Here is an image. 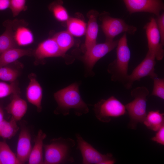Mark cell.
Returning a JSON list of instances; mask_svg holds the SVG:
<instances>
[{
	"label": "cell",
	"instance_id": "6da1fadb",
	"mask_svg": "<svg viewBox=\"0 0 164 164\" xmlns=\"http://www.w3.org/2000/svg\"><path fill=\"white\" fill-rule=\"evenodd\" d=\"M54 97L58 105L54 111L56 114L67 116L73 110L76 115L80 116L89 111L87 104L81 97L77 83L58 91L54 94Z\"/></svg>",
	"mask_w": 164,
	"mask_h": 164
},
{
	"label": "cell",
	"instance_id": "7a4b0ae2",
	"mask_svg": "<svg viewBox=\"0 0 164 164\" xmlns=\"http://www.w3.org/2000/svg\"><path fill=\"white\" fill-rule=\"evenodd\" d=\"M75 141L73 139L60 137L51 140L43 145V164H60L72 163L74 160L71 155Z\"/></svg>",
	"mask_w": 164,
	"mask_h": 164
},
{
	"label": "cell",
	"instance_id": "3957f363",
	"mask_svg": "<svg viewBox=\"0 0 164 164\" xmlns=\"http://www.w3.org/2000/svg\"><path fill=\"white\" fill-rule=\"evenodd\" d=\"M130 57L126 33H124L116 46V59L109 64L108 68L112 81L119 82L125 85L129 75L128 71Z\"/></svg>",
	"mask_w": 164,
	"mask_h": 164
},
{
	"label": "cell",
	"instance_id": "277c9868",
	"mask_svg": "<svg viewBox=\"0 0 164 164\" xmlns=\"http://www.w3.org/2000/svg\"><path fill=\"white\" fill-rule=\"evenodd\" d=\"M149 94L148 89L144 86L131 91V95L134 99L125 105L130 119L128 125L130 128L135 129L138 123H143L147 114V97Z\"/></svg>",
	"mask_w": 164,
	"mask_h": 164
},
{
	"label": "cell",
	"instance_id": "5b68a950",
	"mask_svg": "<svg viewBox=\"0 0 164 164\" xmlns=\"http://www.w3.org/2000/svg\"><path fill=\"white\" fill-rule=\"evenodd\" d=\"M99 16L101 22V28L106 37L105 41L114 40L115 36L121 33L133 35L137 30L135 26L128 25L122 19L111 16L108 12L104 11Z\"/></svg>",
	"mask_w": 164,
	"mask_h": 164
},
{
	"label": "cell",
	"instance_id": "8992f818",
	"mask_svg": "<svg viewBox=\"0 0 164 164\" xmlns=\"http://www.w3.org/2000/svg\"><path fill=\"white\" fill-rule=\"evenodd\" d=\"M93 110L96 118L104 123L109 122L112 118L120 117L127 112L125 105L114 96L100 100L94 104Z\"/></svg>",
	"mask_w": 164,
	"mask_h": 164
},
{
	"label": "cell",
	"instance_id": "52a82bcc",
	"mask_svg": "<svg viewBox=\"0 0 164 164\" xmlns=\"http://www.w3.org/2000/svg\"><path fill=\"white\" fill-rule=\"evenodd\" d=\"M77 149L81 153L83 164H113L116 160L111 153L103 154L86 141L79 133L75 134Z\"/></svg>",
	"mask_w": 164,
	"mask_h": 164
},
{
	"label": "cell",
	"instance_id": "ba28073f",
	"mask_svg": "<svg viewBox=\"0 0 164 164\" xmlns=\"http://www.w3.org/2000/svg\"><path fill=\"white\" fill-rule=\"evenodd\" d=\"M155 60L154 55L148 51L143 60L133 70L132 73L128 75L124 85L125 87L129 89L135 81H139L145 77L149 76L152 79L158 77L155 72Z\"/></svg>",
	"mask_w": 164,
	"mask_h": 164
},
{
	"label": "cell",
	"instance_id": "9c48e42d",
	"mask_svg": "<svg viewBox=\"0 0 164 164\" xmlns=\"http://www.w3.org/2000/svg\"><path fill=\"white\" fill-rule=\"evenodd\" d=\"M143 28L147 39L148 51L154 55L157 60H162L164 56V46L161 42L160 35L155 19L151 18Z\"/></svg>",
	"mask_w": 164,
	"mask_h": 164
},
{
	"label": "cell",
	"instance_id": "30bf717a",
	"mask_svg": "<svg viewBox=\"0 0 164 164\" xmlns=\"http://www.w3.org/2000/svg\"><path fill=\"white\" fill-rule=\"evenodd\" d=\"M118 40L105 41L104 43L96 44L85 51L82 60L85 66L91 70L96 62L116 47Z\"/></svg>",
	"mask_w": 164,
	"mask_h": 164
},
{
	"label": "cell",
	"instance_id": "8fae6325",
	"mask_svg": "<svg viewBox=\"0 0 164 164\" xmlns=\"http://www.w3.org/2000/svg\"><path fill=\"white\" fill-rule=\"evenodd\" d=\"M129 14L147 12L156 16L164 9L163 0H123Z\"/></svg>",
	"mask_w": 164,
	"mask_h": 164
},
{
	"label": "cell",
	"instance_id": "7c38bea8",
	"mask_svg": "<svg viewBox=\"0 0 164 164\" xmlns=\"http://www.w3.org/2000/svg\"><path fill=\"white\" fill-rule=\"evenodd\" d=\"M33 55L36 63H40L47 58L65 56L54 38H49L40 43L33 50Z\"/></svg>",
	"mask_w": 164,
	"mask_h": 164
},
{
	"label": "cell",
	"instance_id": "4fadbf2b",
	"mask_svg": "<svg viewBox=\"0 0 164 164\" xmlns=\"http://www.w3.org/2000/svg\"><path fill=\"white\" fill-rule=\"evenodd\" d=\"M32 149L31 136L26 127H22L19 136L17 146V158L20 164L28 161Z\"/></svg>",
	"mask_w": 164,
	"mask_h": 164
},
{
	"label": "cell",
	"instance_id": "5bb4252c",
	"mask_svg": "<svg viewBox=\"0 0 164 164\" xmlns=\"http://www.w3.org/2000/svg\"><path fill=\"white\" fill-rule=\"evenodd\" d=\"M28 77L29 82L26 88V98L29 103L36 107L38 112H40L42 110V88L35 74H30Z\"/></svg>",
	"mask_w": 164,
	"mask_h": 164
},
{
	"label": "cell",
	"instance_id": "9a60e30c",
	"mask_svg": "<svg viewBox=\"0 0 164 164\" xmlns=\"http://www.w3.org/2000/svg\"><path fill=\"white\" fill-rule=\"evenodd\" d=\"M99 13L96 10H92L87 14L88 18L86 32V38L84 44L85 51L96 44L98 31L97 19Z\"/></svg>",
	"mask_w": 164,
	"mask_h": 164
},
{
	"label": "cell",
	"instance_id": "2e32d148",
	"mask_svg": "<svg viewBox=\"0 0 164 164\" xmlns=\"http://www.w3.org/2000/svg\"><path fill=\"white\" fill-rule=\"evenodd\" d=\"M20 94L12 95L10 102L5 108L7 113L11 115V118L17 122L24 116L28 108L26 101L20 97Z\"/></svg>",
	"mask_w": 164,
	"mask_h": 164
},
{
	"label": "cell",
	"instance_id": "e0dca14e",
	"mask_svg": "<svg viewBox=\"0 0 164 164\" xmlns=\"http://www.w3.org/2000/svg\"><path fill=\"white\" fill-rule=\"evenodd\" d=\"M16 20H7L3 23L5 30L0 35V54L10 49L19 47L14 38V26Z\"/></svg>",
	"mask_w": 164,
	"mask_h": 164
},
{
	"label": "cell",
	"instance_id": "ac0fdd59",
	"mask_svg": "<svg viewBox=\"0 0 164 164\" xmlns=\"http://www.w3.org/2000/svg\"><path fill=\"white\" fill-rule=\"evenodd\" d=\"M27 25L24 20H17L14 26V38L18 46H27L34 41L33 33L26 27Z\"/></svg>",
	"mask_w": 164,
	"mask_h": 164
},
{
	"label": "cell",
	"instance_id": "d6986e66",
	"mask_svg": "<svg viewBox=\"0 0 164 164\" xmlns=\"http://www.w3.org/2000/svg\"><path fill=\"white\" fill-rule=\"evenodd\" d=\"M47 136L46 133L39 129L34 139V145L32 148L28 160L29 164H43V141Z\"/></svg>",
	"mask_w": 164,
	"mask_h": 164
},
{
	"label": "cell",
	"instance_id": "ffe728a7",
	"mask_svg": "<svg viewBox=\"0 0 164 164\" xmlns=\"http://www.w3.org/2000/svg\"><path fill=\"white\" fill-rule=\"evenodd\" d=\"M33 50L31 49H22L19 47L9 49L0 54V67L15 62L25 56L33 55Z\"/></svg>",
	"mask_w": 164,
	"mask_h": 164
},
{
	"label": "cell",
	"instance_id": "44dd1931",
	"mask_svg": "<svg viewBox=\"0 0 164 164\" xmlns=\"http://www.w3.org/2000/svg\"><path fill=\"white\" fill-rule=\"evenodd\" d=\"M164 115L159 110L150 111L147 114L143 123L148 129L157 132L164 125Z\"/></svg>",
	"mask_w": 164,
	"mask_h": 164
},
{
	"label": "cell",
	"instance_id": "7402d4cb",
	"mask_svg": "<svg viewBox=\"0 0 164 164\" xmlns=\"http://www.w3.org/2000/svg\"><path fill=\"white\" fill-rule=\"evenodd\" d=\"M62 53L66 52L74 45L73 36L67 31H64L56 33L53 37Z\"/></svg>",
	"mask_w": 164,
	"mask_h": 164
},
{
	"label": "cell",
	"instance_id": "603a6c76",
	"mask_svg": "<svg viewBox=\"0 0 164 164\" xmlns=\"http://www.w3.org/2000/svg\"><path fill=\"white\" fill-rule=\"evenodd\" d=\"M67 22V30L73 36L80 37L86 32V25L83 20L75 18H69Z\"/></svg>",
	"mask_w": 164,
	"mask_h": 164
},
{
	"label": "cell",
	"instance_id": "cb8c5ba5",
	"mask_svg": "<svg viewBox=\"0 0 164 164\" xmlns=\"http://www.w3.org/2000/svg\"><path fill=\"white\" fill-rule=\"evenodd\" d=\"M17 122L12 118L9 121L4 119L0 123V136L5 139L14 136L19 129Z\"/></svg>",
	"mask_w": 164,
	"mask_h": 164
},
{
	"label": "cell",
	"instance_id": "d4e9b609",
	"mask_svg": "<svg viewBox=\"0 0 164 164\" xmlns=\"http://www.w3.org/2000/svg\"><path fill=\"white\" fill-rule=\"evenodd\" d=\"M0 158L2 164H20L16 155L6 142L0 140Z\"/></svg>",
	"mask_w": 164,
	"mask_h": 164
},
{
	"label": "cell",
	"instance_id": "484cf974",
	"mask_svg": "<svg viewBox=\"0 0 164 164\" xmlns=\"http://www.w3.org/2000/svg\"><path fill=\"white\" fill-rule=\"evenodd\" d=\"M48 8L53 13L55 18L58 21H67L69 18L61 0H56L52 2L49 5Z\"/></svg>",
	"mask_w": 164,
	"mask_h": 164
},
{
	"label": "cell",
	"instance_id": "4316f807",
	"mask_svg": "<svg viewBox=\"0 0 164 164\" xmlns=\"http://www.w3.org/2000/svg\"><path fill=\"white\" fill-rule=\"evenodd\" d=\"M20 74L18 70L8 65L0 67V80L12 83L15 82Z\"/></svg>",
	"mask_w": 164,
	"mask_h": 164
},
{
	"label": "cell",
	"instance_id": "83f0119b",
	"mask_svg": "<svg viewBox=\"0 0 164 164\" xmlns=\"http://www.w3.org/2000/svg\"><path fill=\"white\" fill-rule=\"evenodd\" d=\"M16 82L8 84L0 81V98L15 94H20V89Z\"/></svg>",
	"mask_w": 164,
	"mask_h": 164
},
{
	"label": "cell",
	"instance_id": "f1b7e54d",
	"mask_svg": "<svg viewBox=\"0 0 164 164\" xmlns=\"http://www.w3.org/2000/svg\"><path fill=\"white\" fill-rule=\"evenodd\" d=\"M153 85L151 95L164 99V79L157 77L153 79Z\"/></svg>",
	"mask_w": 164,
	"mask_h": 164
},
{
	"label": "cell",
	"instance_id": "f546056e",
	"mask_svg": "<svg viewBox=\"0 0 164 164\" xmlns=\"http://www.w3.org/2000/svg\"><path fill=\"white\" fill-rule=\"evenodd\" d=\"M26 2V0H10L9 8L14 17L17 16L21 12L27 9Z\"/></svg>",
	"mask_w": 164,
	"mask_h": 164
},
{
	"label": "cell",
	"instance_id": "4dcf8cb0",
	"mask_svg": "<svg viewBox=\"0 0 164 164\" xmlns=\"http://www.w3.org/2000/svg\"><path fill=\"white\" fill-rule=\"evenodd\" d=\"M155 19L157 26L159 30L161 39V42L164 45V13L157 16Z\"/></svg>",
	"mask_w": 164,
	"mask_h": 164
},
{
	"label": "cell",
	"instance_id": "1f68e13d",
	"mask_svg": "<svg viewBox=\"0 0 164 164\" xmlns=\"http://www.w3.org/2000/svg\"><path fill=\"white\" fill-rule=\"evenodd\" d=\"M154 137L151 139L153 141L164 145V125H162L157 131Z\"/></svg>",
	"mask_w": 164,
	"mask_h": 164
},
{
	"label": "cell",
	"instance_id": "d6a6232c",
	"mask_svg": "<svg viewBox=\"0 0 164 164\" xmlns=\"http://www.w3.org/2000/svg\"><path fill=\"white\" fill-rule=\"evenodd\" d=\"M10 0H0V11L9 8Z\"/></svg>",
	"mask_w": 164,
	"mask_h": 164
},
{
	"label": "cell",
	"instance_id": "836d02e7",
	"mask_svg": "<svg viewBox=\"0 0 164 164\" xmlns=\"http://www.w3.org/2000/svg\"><path fill=\"white\" fill-rule=\"evenodd\" d=\"M4 119V113L2 107L0 105V123Z\"/></svg>",
	"mask_w": 164,
	"mask_h": 164
},
{
	"label": "cell",
	"instance_id": "e575fe53",
	"mask_svg": "<svg viewBox=\"0 0 164 164\" xmlns=\"http://www.w3.org/2000/svg\"><path fill=\"white\" fill-rule=\"evenodd\" d=\"M0 164H2L0 158Z\"/></svg>",
	"mask_w": 164,
	"mask_h": 164
}]
</instances>
